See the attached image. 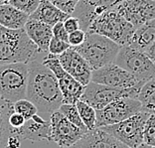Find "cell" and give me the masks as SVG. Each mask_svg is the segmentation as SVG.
Here are the masks:
<instances>
[{
    "mask_svg": "<svg viewBox=\"0 0 155 148\" xmlns=\"http://www.w3.org/2000/svg\"><path fill=\"white\" fill-rule=\"evenodd\" d=\"M28 69L26 98L36 105L39 113L51 116L63 104V96L57 77L37 59L28 63Z\"/></svg>",
    "mask_w": 155,
    "mask_h": 148,
    "instance_id": "cell-1",
    "label": "cell"
},
{
    "mask_svg": "<svg viewBox=\"0 0 155 148\" xmlns=\"http://www.w3.org/2000/svg\"><path fill=\"white\" fill-rule=\"evenodd\" d=\"M41 51L24 29L11 30L0 25V66L26 63L37 59Z\"/></svg>",
    "mask_w": 155,
    "mask_h": 148,
    "instance_id": "cell-2",
    "label": "cell"
},
{
    "mask_svg": "<svg viewBox=\"0 0 155 148\" xmlns=\"http://www.w3.org/2000/svg\"><path fill=\"white\" fill-rule=\"evenodd\" d=\"M74 48L94 71L114 63L121 46L103 35L86 32L84 43Z\"/></svg>",
    "mask_w": 155,
    "mask_h": 148,
    "instance_id": "cell-3",
    "label": "cell"
},
{
    "mask_svg": "<svg viewBox=\"0 0 155 148\" xmlns=\"http://www.w3.org/2000/svg\"><path fill=\"white\" fill-rule=\"evenodd\" d=\"M135 30L136 28L131 23L112 8L97 16L91 22L87 32L103 35L122 47L128 45Z\"/></svg>",
    "mask_w": 155,
    "mask_h": 148,
    "instance_id": "cell-4",
    "label": "cell"
},
{
    "mask_svg": "<svg viewBox=\"0 0 155 148\" xmlns=\"http://www.w3.org/2000/svg\"><path fill=\"white\" fill-rule=\"evenodd\" d=\"M28 73L29 69L26 63L0 66V96L13 104L26 98Z\"/></svg>",
    "mask_w": 155,
    "mask_h": 148,
    "instance_id": "cell-5",
    "label": "cell"
},
{
    "mask_svg": "<svg viewBox=\"0 0 155 148\" xmlns=\"http://www.w3.org/2000/svg\"><path fill=\"white\" fill-rule=\"evenodd\" d=\"M114 63L135 77L142 84L155 80V64L145 52L130 46H122Z\"/></svg>",
    "mask_w": 155,
    "mask_h": 148,
    "instance_id": "cell-6",
    "label": "cell"
},
{
    "mask_svg": "<svg viewBox=\"0 0 155 148\" xmlns=\"http://www.w3.org/2000/svg\"><path fill=\"white\" fill-rule=\"evenodd\" d=\"M141 87H135L131 89H115L104 84L90 82L84 87L83 94L80 100L91 105L96 110H100L111 101L120 97H138Z\"/></svg>",
    "mask_w": 155,
    "mask_h": 148,
    "instance_id": "cell-7",
    "label": "cell"
},
{
    "mask_svg": "<svg viewBox=\"0 0 155 148\" xmlns=\"http://www.w3.org/2000/svg\"><path fill=\"white\" fill-rule=\"evenodd\" d=\"M149 115L147 112L141 110L121 122L105 125L101 128L129 148H136L143 142L144 126Z\"/></svg>",
    "mask_w": 155,
    "mask_h": 148,
    "instance_id": "cell-8",
    "label": "cell"
},
{
    "mask_svg": "<svg viewBox=\"0 0 155 148\" xmlns=\"http://www.w3.org/2000/svg\"><path fill=\"white\" fill-rule=\"evenodd\" d=\"M141 103L134 97H120L114 100L104 108L97 110L96 127L116 124L141 111Z\"/></svg>",
    "mask_w": 155,
    "mask_h": 148,
    "instance_id": "cell-9",
    "label": "cell"
},
{
    "mask_svg": "<svg viewBox=\"0 0 155 148\" xmlns=\"http://www.w3.org/2000/svg\"><path fill=\"white\" fill-rule=\"evenodd\" d=\"M42 63L48 67L57 77L63 96V104H76L82 97L84 87L65 71L59 61V56L48 53Z\"/></svg>",
    "mask_w": 155,
    "mask_h": 148,
    "instance_id": "cell-10",
    "label": "cell"
},
{
    "mask_svg": "<svg viewBox=\"0 0 155 148\" xmlns=\"http://www.w3.org/2000/svg\"><path fill=\"white\" fill-rule=\"evenodd\" d=\"M91 82L122 90L135 87H142L143 86L131 74L116 65L115 63L104 66L97 70H94L91 73Z\"/></svg>",
    "mask_w": 155,
    "mask_h": 148,
    "instance_id": "cell-11",
    "label": "cell"
},
{
    "mask_svg": "<svg viewBox=\"0 0 155 148\" xmlns=\"http://www.w3.org/2000/svg\"><path fill=\"white\" fill-rule=\"evenodd\" d=\"M51 121V140L59 147H72L84 136L87 130L80 128L68 120L60 110L53 112Z\"/></svg>",
    "mask_w": 155,
    "mask_h": 148,
    "instance_id": "cell-12",
    "label": "cell"
},
{
    "mask_svg": "<svg viewBox=\"0 0 155 148\" xmlns=\"http://www.w3.org/2000/svg\"><path fill=\"white\" fill-rule=\"evenodd\" d=\"M114 9L135 28L155 19V0H124Z\"/></svg>",
    "mask_w": 155,
    "mask_h": 148,
    "instance_id": "cell-13",
    "label": "cell"
},
{
    "mask_svg": "<svg viewBox=\"0 0 155 148\" xmlns=\"http://www.w3.org/2000/svg\"><path fill=\"white\" fill-rule=\"evenodd\" d=\"M122 1L124 0H80L72 15L79 19L81 29L87 32L97 16L114 8Z\"/></svg>",
    "mask_w": 155,
    "mask_h": 148,
    "instance_id": "cell-14",
    "label": "cell"
},
{
    "mask_svg": "<svg viewBox=\"0 0 155 148\" xmlns=\"http://www.w3.org/2000/svg\"><path fill=\"white\" fill-rule=\"evenodd\" d=\"M51 116L36 113L27 119L22 127L16 129L21 140H30L33 142H52L51 140Z\"/></svg>",
    "mask_w": 155,
    "mask_h": 148,
    "instance_id": "cell-15",
    "label": "cell"
},
{
    "mask_svg": "<svg viewBox=\"0 0 155 148\" xmlns=\"http://www.w3.org/2000/svg\"><path fill=\"white\" fill-rule=\"evenodd\" d=\"M59 61L64 70L73 77L86 87L91 81L93 70L74 47H70L68 50L59 56Z\"/></svg>",
    "mask_w": 155,
    "mask_h": 148,
    "instance_id": "cell-16",
    "label": "cell"
},
{
    "mask_svg": "<svg viewBox=\"0 0 155 148\" xmlns=\"http://www.w3.org/2000/svg\"><path fill=\"white\" fill-rule=\"evenodd\" d=\"M71 148H129L101 127L87 130Z\"/></svg>",
    "mask_w": 155,
    "mask_h": 148,
    "instance_id": "cell-17",
    "label": "cell"
},
{
    "mask_svg": "<svg viewBox=\"0 0 155 148\" xmlns=\"http://www.w3.org/2000/svg\"><path fill=\"white\" fill-rule=\"evenodd\" d=\"M24 30L30 40L40 49L41 52L48 53L49 44L53 37V31L50 25L29 17Z\"/></svg>",
    "mask_w": 155,
    "mask_h": 148,
    "instance_id": "cell-18",
    "label": "cell"
},
{
    "mask_svg": "<svg viewBox=\"0 0 155 148\" xmlns=\"http://www.w3.org/2000/svg\"><path fill=\"white\" fill-rule=\"evenodd\" d=\"M68 16L70 15L54 6L50 1L41 0L38 8L29 17L32 19L41 21V22L48 24V25L53 27L55 24L59 22H64L66 18H68Z\"/></svg>",
    "mask_w": 155,
    "mask_h": 148,
    "instance_id": "cell-19",
    "label": "cell"
},
{
    "mask_svg": "<svg viewBox=\"0 0 155 148\" xmlns=\"http://www.w3.org/2000/svg\"><path fill=\"white\" fill-rule=\"evenodd\" d=\"M29 15L10 4L0 5V25L11 30L24 29Z\"/></svg>",
    "mask_w": 155,
    "mask_h": 148,
    "instance_id": "cell-20",
    "label": "cell"
},
{
    "mask_svg": "<svg viewBox=\"0 0 155 148\" xmlns=\"http://www.w3.org/2000/svg\"><path fill=\"white\" fill-rule=\"evenodd\" d=\"M13 112V103L4 100L0 96V148H8L9 138L17 134L16 129L9 123V117Z\"/></svg>",
    "mask_w": 155,
    "mask_h": 148,
    "instance_id": "cell-21",
    "label": "cell"
},
{
    "mask_svg": "<svg viewBox=\"0 0 155 148\" xmlns=\"http://www.w3.org/2000/svg\"><path fill=\"white\" fill-rule=\"evenodd\" d=\"M155 41V19L142 24L136 28L130 39L128 46L137 49V50L145 51L149 46Z\"/></svg>",
    "mask_w": 155,
    "mask_h": 148,
    "instance_id": "cell-22",
    "label": "cell"
},
{
    "mask_svg": "<svg viewBox=\"0 0 155 148\" xmlns=\"http://www.w3.org/2000/svg\"><path fill=\"white\" fill-rule=\"evenodd\" d=\"M142 105V111L155 116V80L144 84L137 97Z\"/></svg>",
    "mask_w": 155,
    "mask_h": 148,
    "instance_id": "cell-23",
    "label": "cell"
},
{
    "mask_svg": "<svg viewBox=\"0 0 155 148\" xmlns=\"http://www.w3.org/2000/svg\"><path fill=\"white\" fill-rule=\"evenodd\" d=\"M77 108L79 110V113L82 121L84 122V126L87 127V130H93L96 127V122H97V110L94 107H91V105L84 103L83 100H79L76 103Z\"/></svg>",
    "mask_w": 155,
    "mask_h": 148,
    "instance_id": "cell-24",
    "label": "cell"
},
{
    "mask_svg": "<svg viewBox=\"0 0 155 148\" xmlns=\"http://www.w3.org/2000/svg\"><path fill=\"white\" fill-rule=\"evenodd\" d=\"M59 110L64 114V116L68 120L74 123L75 125L79 126L80 128L87 129V127L84 124V122L82 121V118H81V116H80L79 110H78L76 104H63L61 107H60Z\"/></svg>",
    "mask_w": 155,
    "mask_h": 148,
    "instance_id": "cell-25",
    "label": "cell"
},
{
    "mask_svg": "<svg viewBox=\"0 0 155 148\" xmlns=\"http://www.w3.org/2000/svg\"><path fill=\"white\" fill-rule=\"evenodd\" d=\"M13 107H14V111L18 112L21 115H23L26 120L31 118L36 113H38V110H37L36 105L33 103H31L27 98H22V100L15 101V103L13 104Z\"/></svg>",
    "mask_w": 155,
    "mask_h": 148,
    "instance_id": "cell-26",
    "label": "cell"
},
{
    "mask_svg": "<svg viewBox=\"0 0 155 148\" xmlns=\"http://www.w3.org/2000/svg\"><path fill=\"white\" fill-rule=\"evenodd\" d=\"M40 2L41 0H10L9 4L30 16L38 8Z\"/></svg>",
    "mask_w": 155,
    "mask_h": 148,
    "instance_id": "cell-27",
    "label": "cell"
},
{
    "mask_svg": "<svg viewBox=\"0 0 155 148\" xmlns=\"http://www.w3.org/2000/svg\"><path fill=\"white\" fill-rule=\"evenodd\" d=\"M143 142L155 147V116L149 115L143 131Z\"/></svg>",
    "mask_w": 155,
    "mask_h": 148,
    "instance_id": "cell-28",
    "label": "cell"
},
{
    "mask_svg": "<svg viewBox=\"0 0 155 148\" xmlns=\"http://www.w3.org/2000/svg\"><path fill=\"white\" fill-rule=\"evenodd\" d=\"M70 47H71V45H70L68 42L62 41V40H60V39L53 36L50 41V44H49L48 53H50V54H53V55L60 56L65 51L68 50Z\"/></svg>",
    "mask_w": 155,
    "mask_h": 148,
    "instance_id": "cell-29",
    "label": "cell"
},
{
    "mask_svg": "<svg viewBox=\"0 0 155 148\" xmlns=\"http://www.w3.org/2000/svg\"><path fill=\"white\" fill-rule=\"evenodd\" d=\"M48 1H50L53 5L68 15H72L80 0H48Z\"/></svg>",
    "mask_w": 155,
    "mask_h": 148,
    "instance_id": "cell-30",
    "label": "cell"
},
{
    "mask_svg": "<svg viewBox=\"0 0 155 148\" xmlns=\"http://www.w3.org/2000/svg\"><path fill=\"white\" fill-rule=\"evenodd\" d=\"M84 39H86V32L82 29H78L69 34L68 43L71 45V47H78L84 43Z\"/></svg>",
    "mask_w": 155,
    "mask_h": 148,
    "instance_id": "cell-31",
    "label": "cell"
},
{
    "mask_svg": "<svg viewBox=\"0 0 155 148\" xmlns=\"http://www.w3.org/2000/svg\"><path fill=\"white\" fill-rule=\"evenodd\" d=\"M52 31H53V36L60 39L62 41L68 42L69 40V33L68 31L65 29L64 23L63 22H59L57 24H55L54 26L52 27Z\"/></svg>",
    "mask_w": 155,
    "mask_h": 148,
    "instance_id": "cell-32",
    "label": "cell"
},
{
    "mask_svg": "<svg viewBox=\"0 0 155 148\" xmlns=\"http://www.w3.org/2000/svg\"><path fill=\"white\" fill-rule=\"evenodd\" d=\"M64 26L65 29L68 31V33H72L74 31H76L78 29H81V25H80V21L78 18H76L75 16L70 15L68 16V18H66L64 21Z\"/></svg>",
    "mask_w": 155,
    "mask_h": 148,
    "instance_id": "cell-33",
    "label": "cell"
},
{
    "mask_svg": "<svg viewBox=\"0 0 155 148\" xmlns=\"http://www.w3.org/2000/svg\"><path fill=\"white\" fill-rule=\"evenodd\" d=\"M25 121H26V119L24 118V116L18 113V112H15V111H14L13 113H11V115H10V117H9L10 125L15 129L22 127L24 125V123H25Z\"/></svg>",
    "mask_w": 155,
    "mask_h": 148,
    "instance_id": "cell-34",
    "label": "cell"
},
{
    "mask_svg": "<svg viewBox=\"0 0 155 148\" xmlns=\"http://www.w3.org/2000/svg\"><path fill=\"white\" fill-rule=\"evenodd\" d=\"M144 52H145V54L148 56V58L155 64V41L152 42V44H151Z\"/></svg>",
    "mask_w": 155,
    "mask_h": 148,
    "instance_id": "cell-35",
    "label": "cell"
},
{
    "mask_svg": "<svg viewBox=\"0 0 155 148\" xmlns=\"http://www.w3.org/2000/svg\"><path fill=\"white\" fill-rule=\"evenodd\" d=\"M136 148H152V146H150V145H148V144L142 142L141 144H140V145H138Z\"/></svg>",
    "mask_w": 155,
    "mask_h": 148,
    "instance_id": "cell-36",
    "label": "cell"
},
{
    "mask_svg": "<svg viewBox=\"0 0 155 148\" xmlns=\"http://www.w3.org/2000/svg\"><path fill=\"white\" fill-rule=\"evenodd\" d=\"M10 0H0V5H5V4H9Z\"/></svg>",
    "mask_w": 155,
    "mask_h": 148,
    "instance_id": "cell-37",
    "label": "cell"
},
{
    "mask_svg": "<svg viewBox=\"0 0 155 148\" xmlns=\"http://www.w3.org/2000/svg\"><path fill=\"white\" fill-rule=\"evenodd\" d=\"M152 148H155V147H152Z\"/></svg>",
    "mask_w": 155,
    "mask_h": 148,
    "instance_id": "cell-38",
    "label": "cell"
}]
</instances>
